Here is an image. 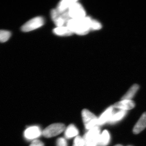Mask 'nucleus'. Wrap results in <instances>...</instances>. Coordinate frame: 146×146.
I'll return each mask as SVG.
<instances>
[{
	"instance_id": "7",
	"label": "nucleus",
	"mask_w": 146,
	"mask_h": 146,
	"mask_svg": "<svg viewBox=\"0 0 146 146\" xmlns=\"http://www.w3.org/2000/svg\"><path fill=\"white\" fill-rule=\"evenodd\" d=\"M41 132L39 127L36 126L31 127L27 129L25 131V137L29 139H33L39 137Z\"/></svg>"
},
{
	"instance_id": "1",
	"label": "nucleus",
	"mask_w": 146,
	"mask_h": 146,
	"mask_svg": "<svg viewBox=\"0 0 146 146\" xmlns=\"http://www.w3.org/2000/svg\"><path fill=\"white\" fill-rule=\"evenodd\" d=\"M66 26L73 33L79 35H85L90 30H99L102 27L99 22L86 17L80 19H71Z\"/></svg>"
},
{
	"instance_id": "14",
	"label": "nucleus",
	"mask_w": 146,
	"mask_h": 146,
	"mask_svg": "<svg viewBox=\"0 0 146 146\" xmlns=\"http://www.w3.org/2000/svg\"><path fill=\"white\" fill-rule=\"evenodd\" d=\"M76 1H70V0H64V1H61L58 4L56 9L59 12L68 10L72 4Z\"/></svg>"
},
{
	"instance_id": "15",
	"label": "nucleus",
	"mask_w": 146,
	"mask_h": 146,
	"mask_svg": "<svg viewBox=\"0 0 146 146\" xmlns=\"http://www.w3.org/2000/svg\"><path fill=\"white\" fill-rule=\"evenodd\" d=\"M110 135L107 130H105L100 135L98 145L100 146H106L109 143Z\"/></svg>"
},
{
	"instance_id": "8",
	"label": "nucleus",
	"mask_w": 146,
	"mask_h": 146,
	"mask_svg": "<svg viewBox=\"0 0 146 146\" xmlns=\"http://www.w3.org/2000/svg\"><path fill=\"white\" fill-rule=\"evenodd\" d=\"M146 127V112H144L141 116L138 121L133 129V132L138 134L144 130Z\"/></svg>"
},
{
	"instance_id": "22",
	"label": "nucleus",
	"mask_w": 146,
	"mask_h": 146,
	"mask_svg": "<svg viewBox=\"0 0 146 146\" xmlns=\"http://www.w3.org/2000/svg\"><path fill=\"white\" fill-rule=\"evenodd\" d=\"M115 146H122L121 145H115Z\"/></svg>"
},
{
	"instance_id": "4",
	"label": "nucleus",
	"mask_w": 146,
	"mask_h": 146,
	"mask_svg": "<svg viewBox=\"0 0 146 146\" xmlns=\"http://www.w3.org/2000/svg\"><path fill=\"white\" fill-rule=\"evenodd\" d=\"M82 115L84 123L87 129H91L98 125V118L88 110H83Z\"/></svg>"
},
{
	"instance_id": "19",
	"label": "nucleus",
	"mask_w": 146,
	"mask_h": 146,
	"mask_svg": "<svg viewBox=\"0 0 146 146\" xmlns=\"http://www.w3.org/2000/svg\"><path fill=\"white\" fill-rule=\"evenodd\" d=\"M84 139L80 136H77L74 141L73 146H84L85 145Z\"/></svg>"
},
{
	"instance_id": "3",
	"label": "nucleus",
	"mask_w": 146,
	"mask_h": 146,
	"mask_svg": "<svg viewBox=\"0 0 146 146\" xmlns=\"http://www.w3.org/2000/svg\"><path fill=\"white\" fill-rule=\"evenodd\" d=\"M77 2L74 3L68 9V13L71 19H80L86 17L85 10Z\"/></svg>"
},
{
	"instance_id": "9",
	"label": "nucleus",
	"mask_w": 146,
	"mask_h": 146,
	"mask_svg": "<svg viewBox=\"0 0 146 146\" xmlns=\"http://www.w3.org/2000/svg\"><path fill=\"white\" fill-rule=\"evenodd\" d=\"M51 16L53 21L58 27H63L66 25L64 19L57 9H53L52 10Z\"/></svg>"
},
{
	"instance_id": "13",
	"label": "nucleus",
	"mask_w": 146,
	"mask_h": 146,
	"mask_svg": "<svg viewBox=\"0 0 146 146\" xmlns=\"http://www.w3.org/2000/svg\"><path fill=\"white\" fill-rule=\"evenodd\" d=\"M139 88V86L138 84H134L131 87L130 89H129L127 92L122 98V100H130L134 96Z\"/></svg>"
},
{
	"instance_id": "17",
	"label": "nucleus",
	"mask_w": 146,
	"mask_h": 146,
	"mask_svg": "<svg viewBox=\"0 0 146 146\" xmlns=\"http://www.w3.org/2000/svg\"><path fill=\"white\" fill-rule=\"evenodd\" d=\"M126 111L125 110H121L119 111L117 113L112 115V117L110 118V119L108 121L110 123H114L117 121L122 119L125 115Z\"/></svg>"
},
{
	"instance_id": "10",
	"label": "nucleus",
	"mask_w": 146,
	"mask_h": 146,
	"mask_svg": "<svg viewBox=\"0 0 146 146\" xmlns=\"http://www.w3.org/2000/svg\"><path fill=\"white\" fill-rule=\"evenodd\" d=\"M135 105L134 102L130 100H124L115 103L114 107L122 109V110H125L132 109L134 107Z\"/></svg>"
},
{
	"instance_id": "6",
	"label": "nucleus",
	"mask_w": 146,
	"mask_h": 146,
	"mask_svg": "<svg viewBox=\"0 0 146 146\" xmlns=\"http://www.w3.org/2000/svg\"><path fill=\"white\" fill-rule=\"evenodd\" d=\"M44 18L42 17H35L30 20L21 27V30L24 32H28L38 28L44 25Z\"/></svg>"
},
{
	"instance_id": "18",
	"label": "nucleus",
	"mask_w": 146,
	"mask_h": 146,
	"mask_svg": "<svg viewBox=\"0 0 146 146\" xmlns=\"http://www.w3.org/2000/svg\"><path fill=\"white\" fill-rule=\"evenodd\" d=\"M11 36V33L8 31L0 30V42L4 43L7 42Z\"/></svg>"
},
{
	"instance_id": "5",
	"label": "nucleus",
	"mask_w": 146,
	"mask_h": 146,
	"mask_svg": "<svg viewBox=\"0 0 146 146\" xmlns=\"http://www.w3.org/2000/svg\"><path fill=\"white\" fill-rule=\"evenodd\" d=\"M65 126L62 123H54L51 125L43 131V134L46 138L54 137L63 132Z\"/></svg>"
},
{
	"instance_id": "2",
	"label": "nucleus",
	"mask_w": 146,
	"mask_h": 146,
	"mask_svg": "<svg viewBox=\"0 0 146 146\" xmlns=\"http://www.w3.org/2000/svg\"><path fill=\"white\" fill-rule=\"evenodd\" d=\"M100 129L98 127L90 129L84 136L85 146H96L100 137Z\"/></svg>"
},
{
	"instance_id": "11",
	"label": "nucleus",
	"mask_w": 146,
	"mask_h": 146,
	"mask_svg": "<svg viewBox=\"0 0 146 146\" xmlns=\"http://www.w3.org/2000/svg\"><path fill=\"white\" fill-rule=\"evenodd\" d=\"M112 110L113 107L112 106L108 108L98 119V125H102L107 121H109L112 115Z\"/></svg>"
},
{
	"instance_id": "12",
	"label": "nucleus",
	"mask_w": 146,
	"mask_h": 146,
	"mask_svg": "<svg viewBox=\"0 0 146 146\" xmlns=\"http://www.w3.org/2000/svg\"><path fill=\"white\" fill-rule=\"evenodd\" d=\"M55 34L60 36H70L74 33L67 27H58L53 30Z\"/></svg>"
},
{
	"instance_id": "16",
	"label": "nucleus",
	"mask_w": 146,
	"mask_h": 146,
	"mask_svg": "<svg viewBox=\"0 0 146 146\" xmlns=\"http://www.w3.org/2000/svg\"><path fill=\"white\" fill-rule=\"evenodd\" d=\"M78 133V130L76 127L73 125H70L65 131V135L67 138H70L77 136Z\"/></svg>"
},
{
	"instance_id": "20",
	"label": "nucleus",
	"mask_w": 146,
	"mask_h": 146,
	"mask_svg": "<svg viewBox=\"0 0 146 146\" xmlns=\"http://www.w3.org/2000/svg\"><path fill=\"white\" fill-rule=\"evenodd\" d=\"M57 146H67V143L66 140L63 138H59L56 142Z\"/></svg>"
},
{
	"instance_id": "21",
	"label": "nucleus",
	"mask_w": 146,
	"mask_h": 146,
	"mask_svg": "<svg viewBox=\"0 0 146 146\" xmlns=\"http://www.w3.org/2000/svg\"><path fill=\"white\" fill-rule=\"evenodd\" d=\"M30 146H44V145L42 142L39 140H34Z\"/></svg>"
}]
</instances>
